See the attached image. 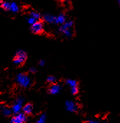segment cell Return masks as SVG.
Returning a JSON list of instances; mask_svg holds the SVG:
<instances>
[{"label":"cell","mask_w":120,"mask_h":123,"mask_svg":"<svg viewBox=\"0 0 120 123\" xmlns=\"http://www.w3.org/2000/svg\"><path fill=\"white\" fill-rule=\"evenodd\" d=\"M27 59V54L26 53L22 50H19L17 52V54L14 58V63L16 65H21L22 63H24L25 62Z\"/></svg>","instance_id":"7a4b0ae2"},{"label":"cell","mask_w":120,"mask_h":123,"mask_svg":"<svg viewBox=\"0 0 120 123\" xmlns=\"http://www.w3.org/2000/svg\"><path fill=\"white\" fill-rule=\"evenodd\" d=\"M66 108L70 112H76L78 110V105L73 101H66Z\"/></svg>","instance_id":"8992f818"},{"label":"cell","mask_w":120,"mask_h":123,"mask_svg":"<svg viewBox=\"0 0 120 123\" xmlns=\"http://www.w3.org/2000/svg\"><path fill=\"white\" fill-rule=\"evenodd\" d=\"M0 111L1 112V114L4 116H9L11 114H12V110L9 109L8 107H4V106H1L0 107Z\"/></svg>","instance_id":"4fadbf2b"},{"label":"cell","mask_w":120,"mask_h":123,"mask_svg":"<svg viewBox=\"0 0 120 123\" xmlns=\"http://www.w3.org/2000/svg\"><path fill=\"white\" fill-rule=\"evenodd\" d=\"M43 28H44L43 24L40 21H37L35 24L31 25V30L32 31V32L35 34L41 33L43 31Z\"/></svg>","instance_id":"277c9868"},{"label":"cell","mask_w":120,"mask_h":123,"mask_svg":"<svg viewBox=\"0 0 120 123\" xmlns=\"http://www.w3.org/2000/svg\"><path fill=\"white\" fill-rule=\"evenodd\" d=\"M19 6H18V4L16 2H14V1L10 2L9 11H10V12H12L13 13H17V12H19Z\"/></svg>","instance_id":"7c38bea8"},{"label":"cell","mask_w":120,"mask_h":123,"mask_svg":"<svg viewBox=\"0 0 120 123\" xmlns=\"http://www.w3.org/2000/svg\"><path fill=\"white\" fill-rule=\"evenodd\" d=\"M87 123H100L98 121H96V120H89L87 121Z\"/></svg>","instance_id":"7402d4cb"},{"label":"cell","mask_w":120,"mask_h":123,"mask_svg":"<svg viewBox=\"0 0 120 123\" xmlns=\"http://www.w3.org/2000/svg\"><path fill=\"white\" fill-rule=\"evenodd\" d=\"M64 34V35L67 37H71L72 35H73V31H72V29H69V30H67L66 31H64L63 32Z\"/></svg>","instance_id":"ac0fdd59"},{"label":"cell","mask_w":120,"mask_h":123,"mask_svg":"<svg viewBox=\"0 0 120 123\" xmlns=\"http://www.w3.org/2000/svg\"><path fill=\"white\" fill-rule=\"evenodd\" d=\"M27 118L26 116L24 113H19L15 115V116H14L12 118L11 123H24L26 121Z\"/></svg>","instance_id":"5b68a950"},{"label":"cell","mask_w":120,"mask_h":123,"mask_svg":"<svg viewBox=\"0 0 120 123\" xmlns=\"http://www.w3.org/2000/svg\"><path fill=\"white\" fill-rule=\"evenodd\" d=\"M40 63V66H43L45 65V61H43V60H41V61H40V63Z\"/></svg>","instance_id":"603a6c76"},{"label":"cell","mask_w":120,"mask_h":123,"mask_svg":"<svg viewBox=\"0 0 120 123\" xmlns=\"http://www.w3.org/2000/svg\"><path fill=\"white\" fill-rule=\"evenodd\" d=\"M43 19L48 23H54L55 24V16L50 14H45L43 16Z\"/></svg>","instance_id":"30bf717a"},{"label":"cell","mask_w":120,"mask_h":123,"mask_svg":"<svg viewBox=\"0 0 120 123\" xmlns=\"http://www.w3.org/2000/svg\"><path fill=\"white\" fill-rule=\"evenodd\" d=\"M32 110H33V107H32V105L31 104H27L22 108V111L24 115L31 114L32 112Z\"/></svg>","instance_id":"8fae6325"},{"label":"cell","mask_w":120,"mask_h":123,"mask_svg":"<svg viewBox=\"0 0 120 123\" xmlns=\"http://www.w3.org/2000/svg\"><path fill=\"white\" fill-rule=\"evenodd\" d=\"M30 17H32V18H34V19H35L37 21H38V19L40 18V13H38L37 12H35V11H32V12H30Z\"/></svg>","instance_id":"9a60e30c"},{"label":"cell","mask_w":120,"mask_h":123,"mask_svg":"<svg viewBox=\"0 0 120 123\" xmlns=\"http://www.w3.org/2000/svg\"><path fill=\"white\" fill-rule=\"evenodd\" d=\"M0 3H1V0H0Z\"/></svg>","instance_id":"484cf974"},{"label":"cell","mask_w":120,"mask_h":123,"mask_svg":"<svg viewBox=\"0 0 120 123\" xmlns=\"http://www.w3.org/2000/svg\"><path fill=\"white\" fill-rule=\"evenodd\" d=\"M36 22H37V20H36L35 19L31 17H29L28 19H27V22H28L30 25H32L33 24H35Z\"/></svg>","instance_id":"d6986e66"},{"label":"cell","mask_w":120,"mask_h":123,"mask_svg":"<svg viewBox=\"0 0 120 123\" xmlns=\"http://www.w3.org/2000/svg\"><path fill=\"white\" fill-rule=\"evenodd\" d=\"M23 102L24 101H23L22 98H18L15 101V102L14 103V105H12V113H14L15 115L20 113L21 110L23 108Z\"/></svg>","instance_id":"3957f363"},{"label":"cell","mask_w":120,"mask_h":123,"mask_svg":"<svg viewBox=\"0 0 120 123\" xmlns=\"http://www.w3.org/2000/svg\"><path fill=\"white\" fill-rule=\"evenodd\" d=\"M71 92L72 94L76 95V94H78V87L71 88Z\"/></svg>","instance_id":"44dd1931"},{"label":"cell","mask_w":120,"mask_h":123,"mask_svg":"<svg viewBox=\"0 0 120 123\" xmlns=\"http://www.w3.org/2000/svg\"><path fill=\"white\" fill-rule=\"evenodd\" d=\"M117 1H118V3L120 4V0H117Z\"/></svg>","instance_id":"d4e9b609"},{"label":"cell","mask_w":120,"mask_h":123,"mask_svg":"<svg viewBox=\"0 0 120 123\" xmlns=\"http://www.w3.org/2000/svg\"><path fill=\"white\" fill-rule=\"evenodd\" d=\"M46 121V117L45 115H42L40 116V117L37 119V120L35 123H45Z\"/></svg>","instance_id":"e0dca14e"},{"label":"cell","mask_w":120,"mask_h":123,"mask_svg":"<svg viewBox=\"0 0 120 123\" xmlns=\"http://www.w3.org/2000/svg\"><path fill=\"white\" fill-rule=\"evenodd\" d=\"M30 71L32 73H35V72L36 71V69H35V68H30Z\"/></svg>","instance_id":"cb8c5ba5"},{"label":"cell","mask_w":120,"mask_h":123,"mask_svg":"<svg viewBox=\"0 0 120 123\" xmlns=\"http://www.w3.org/2000/svg\"><path fill=\"white\" fill-rule=\"evenodd\" d=\"M9 4H10V2H9V1H4V2H1V7H2L4 10H7V11H9Z\"/></svg>","instance_id":"2e32d148"},{"label":"cell","mask_w":120,"mask_h":123,"mask_svg":"<svg viewBox=\"0 0 120 123\" xmlns=\"http://www.w3.org/2000/svg\"></svg>","instance_id":"4316f807"},{"label":"cell","mask_w":120,"mask_h":123,"mask_svg":"<svg viewBox=\"0 0 120 123\" xmlns=\"http://www.w3.org/2000/svg\"><path fill=\"white\" fill-rule=\"evenodd\" d=\"M17 82L20 86L27 88L31 84V79L25 74H19L17 76Z\"/></svg>","instance_id":"6da1fadb"},{"label":"cell","mask_w":120,"mask_h":123,"mask_svg":"<svg viewBox=\"0 0 120 123\" xmlns=\"http://www.w3.org/2000/svg\"><path fill=\"white\" fill-rule=\"evenodd\" d=\"M66 22V17L64 14H60L58 16H55V24L63 25Z\"/></svg>","instance_id":"9c48e42d"},{"label":"cell","mask_w":120,"mask_h":123,"mask_svg":"<svg viewBox=\"0 0 120 123\" xmlns=\"http://www.w3.org/2000/svg\"></svg>","instance_id":"83f0119b"},{"label":"cell","mask_w":120,"mask_h":123,"mask_svg":"<svg viewBox=\"0 0 120 123\" xmlns=\"http://www.w3.org/2000/svg\"><path fill=\"white\" fill-rule=\"evenodd\" d=\"M60 90H61V86L59 84H53L49 89V92L50 94L55 95L58 94L60 92Z\"/></svg>","instance_id":"ba28073f"},{"label":"cell","mask_w":120,"mask_h":123,"mask_svg":"<svg viewBox=\"0 0 120 123\" xmlns=\"http://www.w3.org/2000/svg\"><path fill=\"white\" fill-rule=\"evenodd\" d=\"M66 84L71 88H75V87H78V83L76 80L74 79H67L66 81Z\"/></svg>","instance_id":"5bb4252c"},{"label":"cell","mask_w":120,"mask_h":123,"mask_svg":"<svg viewBox=\"0 0 120 123\" xmlns=\"http://www.w3.org/2000/svg\"><path fill=\"white\" fill-rule=\"evenodd\" d=\"M73 26V21H66L64 24L61 25L60 28H59V30L63 33L64 31L67 30H69V29H72Z\"/></svg>","instance_id":"52a82bcc"},{"label":"cell","mask_w":120,"mask_h":123,"mask_svg":"<svg viewBox=\"0 0 120 123\" xmlns=\"http://www.w3.org/2000/svg\"><path fill=\"white\" fill-rule=\"evenodd\" d=\"M48 82H50V83H55V81H56V79L54 77V76H49L48 78Z\"/></svg>","instance_id":"ffe728a7"}]
</instances>
